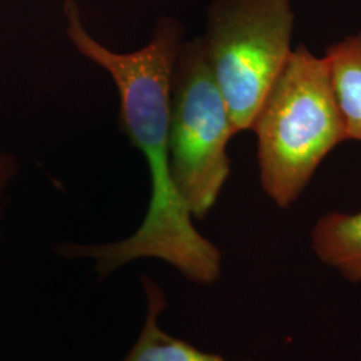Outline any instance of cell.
<instances>
[{"mask_svg": "<svg viewBox=\"0 0 361 361\" xmlns=\"http://www.w3.org/2000/svg\"><path fill=\"white\" fill-rule=\"evenodd\" d=\"M66 34L79 54L106 70L116 83L119 123L130 142L142 152L152 177V197L141 226L125 240L97 245L62 243L66 258H91L101 279L140 258L170 264L189 281L212 285L221 276L219 247L193 225V217L177 192L169 164L170 78L182 44L183 27L164 16L142 49L116 52L91 35L74 0H65Z\"/></svg>", "mask_w": 361, "mask_h": 361, "instance_id": "cell-1", "label": "cell"}, {"mask_svg": "<svg viewBox=\"0 0 361 361\" xmlns=\"http://www.w3.org/2000/svg\"><path fill=\"white\" fill-rule=\"evenodd\" d=\"M250 130L264 193L280 209L292 207L324 159L347 141L324 58L293 49Z\"/></svg>", "mask_w": 361, "mask_h": 361, "instance_id": "cell-2", "label": "cell"}, {"mask_svg": "<svg viewBox=\"0 0 361 361\" xmlns=\"http://www.w3.org/2000/svg\"><path fill=\"white\" fill-rule=\"evenodd\" d=\"M233 135L231 114L202 38L182 42L170 78L169 164L193 219L207 217L229 178L226 146Z\"/></svg>", "mask_w": 361, "mask_h": 361, "instance_id": "cell-3", "label": "cell"}, {"mask_svg": "<svg viewBox=\"0 0 361 361\" xmlns=\"http://www.w3.org/2000/svg\"><path fill=\"white\" fill-rule=\"evenodd\" d=\"M292 0H213L204 49L234 133L250 130L290 52Z\"/></svg>", "mask_w": 361, "mask_h": 361, "instance_id": "cell-4", "label": "cell"}, {"mask_svg": "<svg viewBox=\"0 0 361 361\" xmlns=\"http://www.w3.org/2000/svg\"><path fill=\"white\" fill-rule=\"evenodd\" d=\"M310 246L324 265L361 285V210L324 214L312 229Z\"/></svg>", "mask_w": 361, "mask_h": 361, "instance_id": "cell-5", "label": "cell"}, {"mask_svg": "<svg viewBox=\"0 0 361 361\" xmlns=\"http://www.w3.org/2000/svg\"><path fill=\"white\" fill-rule=\"evenodd\" d=\"M323 58L345 138L361 142V30L331 44Z\"/></svg>", "mask_w": 361, "mask_h": 361, "instance_id": "cell-6", "label": "cell"}, {"mask_svg": "<svg viewBox=\"0 0 361 361\" xmlns=\"http://www.w3.org/2000/svg\"><path fill=\"white\" fill-rule=\"evenodd\" d=\"M141 281L147 305L146 319L137 343L122 361H226L165 334L158 324L159 314L166 308L165 293L150 277L142 276Z\"/></svg>", "mask_w": 361, "mask_h": 361, "instance_id": "cell-7", "label": "cell"}, {"mask_svg": "<svg viewBox=\"0 0 361 361\" xmlns=\"http://www.w3.org/2000/svg\"><path fill=\"white\" fill-rule=\"evenodd\" d=\"M20 171V162L18 157L0 149V221L4 216L8 204V190L13 180Z\"/></svg>", "mask_w": 361, "mask_h": 361, "instance_id": "cell-8", "label": "cell"}]
</instances>
